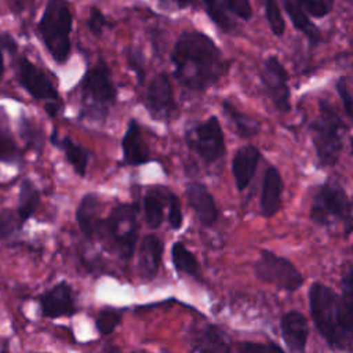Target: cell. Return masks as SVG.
Returning <instances> with one entry per match:
<instances>
[{"label":"cell","instance_id":"cell-1","mask_svg":"<svg viewBox=\"0 0 353 353\" xmlns=\"http://www.w3.org/2000/svg\"><path fill=\"white\" fill-rule=\"evenodd\" d=\"M171 62L176 81L197 92L216 84L230 66L214 40L197 30L182 32L171 51Z\"/></svg>","mask_w":353,"mask_h":353},{"label":"cell","instance_id":"cell-2","mask_svg":"<svg viewBox=\"0 0 353 353\" xmlns=\"http://www.w3.org/2000/svg\"><path fill=\"white\" fill-rule=\"evenodd\" d=\"M312 320L325 342L338 350L353 343V313L328 285L314 281L307 292Z\"/></svg>","mask_w":353,"mask_h":353},{"label":"cell","instance_id":"cell-3","mask_svg":"<svg viewBox=\"0 0 353 353\" xmlns=\"http://www.w3.org/2000/svg\"><path fill=\"white\" fill-rule=\"evenodd\" d=\"M72 25L73 17L69 1L47 0L36 29L47 52L58 65L66 63L70 55Z\"/></svg>","mask_w":353,"mask_h":353},{"label":"cell","instance_id":"cell-4","mask_svg":"<svg viewBox=\"0 0 353 353\" xmlns=\"http://www.w3.org/2000/svg\"><path fill=\"white\" fill-rule=\"evenodd\" d=\"M345 131L346 125L335 108L328 101L320 99L319 114L309 124L319 167H332L338 163L343 148Z\"/></svg>","mask_w":353,"mask_h":353},{"label":"cell","instance_id":"cell-5","mask_svg":"<svg viewBox=\"0 0 353 353\" xmlns=\"http://www.w3.org/2000/svg\"><path fill=\"white\" fill-rule=\"evenodd\" d=\"M81 110L80 119L103 121L108 116V109L117 99V88L113 84L110 69L105 59L90 68L81 81Z\"/></svg>","mask_w":353,"mask_h":353},{"label":"cell","instance_id":"cell-6","mask_svg":"<svg viewBox=\"0 0 353 353\" xmlns=\"http://www.w3.org/2000/svg\"><path fill=\"white\" fill-rule=\"evenodd\" d=\"M97 236L106 239L117 255L128 261L138 244V207L128 203L114 205L108 218L99 221Z\"/></svg>","mask_w":353,"mask_h":353},{"label":"cell","instance_id":"cell-7","mask_svg":"<svg viewBox=\"0 0 353 353\" xmlns=\"http://www.w3.org/2000/svg\"><path fill=\"white\" fill-rule=\"evenodd\" d=\"M350 200L343 186L335 179H327L313 196L309 218L317 225H330L334 219L346 222V233L350 228Z\"/></svg>","mask_w":353,"mask_h":353},{"label":"cell","instance_id":"cell-8","mask_svg":"<svg viewBox=\"0 0 353 353\" xmlns=\"http://www.w3.org/2000/svg\"><path fill=\"white\" fill-rule=\"evenodd\" d=\"M254 273L261 281L288 292L296 291L303 284V276L296 266L269 250L261 251L259 258L254 262Z\"/></svg>","mask_w":353,"mask_h":353},{"label":"cell","instance_id":"cell-9","mask_svg":"<svg viewBox=\"0 0 353 353\" xmlns=\"http://www.w3.org/2000/svg\"><path fill=\"white\" fill-rule=\"evenodd\" d=\"M185 142L205 164L221 160L226 152L223 131L216 116H210L207 120L192 125L185 132Z\"/></svg>","mask_w":353,"mask_h":353},{"label":"cell","instance_id":"cell-10","mask_svg":"<svg viewBox=\"0 0 353 353\" xmlns=\"http://www.w3.org/2000/svg\"><path fill=\"white\" fill-rule=\"evenodd\" d=\"M261 80L274 108L281 113L290 112L291 91L288 85V73L276 55H270L263 61Z\"/></svg>","mask_w":353,"mask_h":353},{"label":"cell","instance_id":"cell-11","mask_svg":"<svg viewBox=\"0 0 353 353\" xmlns=\"http://www.w3.org/2000/svg\"><path fill=\"white\" fill-rule=\"evenodd\" d=\"M15 76L23 90H26L34 99L59 101V94L50 77L28 58L21 57L18 59Z\"/></svg>","mask_w":353,"mask_h":353},{"label":"cell","instance_id":"cell-12","mask_svg":"<svg viewBox=\"0 0 353 353\" xmlns=\"http://www.w3.org/2000/svg\"><path fill=\"white\" fill-rule=\"evenodd\" d=\"M40 312L43 317L59 319L70 317L77 313V303L73 288L66 281H58L39 296Z\"/></svg>","mask_w":353,"mask_h":353},{"label":"cell","instance_id":"cell-13","mask_svg":"<svg viewBox=\"0 0 353 353\" xmlns=\"http://www.w3.org/2000/svg\"><path fill=\"white\" fill-rule=\"evenodd\" d=\"M146 109L154 120H168L176 112L171 81L167 73L156 74L146 91Z\"/></svg>","mask_w":353,"mask_h":353},{"label":"cell","instance_id":"cell-14","mask_svg":"<svg viewBox=\"0 0 353 353\" xmlns=\"http://www.w3.org/2000/svg\"><path fill=\"white\" fill-rule=\"evenodd\" d=\"M189 345L192 353H233L228 335L219 327L210 323L192 328Z\"/></svg>","mask_w":353,"mask_h":353},{"label":"cell","instance_id":"cell-15","mask_svg":"<svg viewBox=\"0 0 353 353\" xmlns=\"http://www.w3.org/2000/svg\"><path fill=\"white\" fill-rule=\"evenodd\" d=\"M121 153L123 163L130 167L142 165L150 161L149 148L135 119H130L127 123V130L121 138Z\"/></svg>","mask_w":353,"mask_h":353},{"label":"cell","instance_id":"cell-16","mask_svg":"<svg viewBox=\"0 0 353 353\" xmlns=\"http://www.w3.org/2000/svg\"><path fill=\"white\" fill-rule=\"evenodd\" d=\"M186 199L204 228H211L218 221V208L210 190L200 182H190L186 186Z\"/></svg>","mask_w":353,"mask_h":353},{"label":"cell","instance_id":"cell-17","mask_svg":"<svg viewBox=\"0 0 353 353\" xmlns=\"http://www.w3.org/2000/svg\"><path fill=\"white\" fill-rule=\"evenodd\" d=\"M281 336L291 353H305L309 336L306 317L298 310H290L283 314L280 321Z\"/></svg>","mask_w":353,"mask_h":353},{"label":"cell","instance_id":"cell-18","mask_svg":"<svg viewBox=\"0 0 353 353\" xmlns=\"http://www.w3.org/2000/svg\"><path fill=\"white\" fill-rule=\"evenodd\" d=\"M262 154L255 145H244L237 149L232 160V174L237 190L243 192L251 182Z\"/></svg>","mask_w":353,"mask_h":353},{"label":"cell","instance_id":"cell-19","mask_svg":"<svg viewBox=\"0 0 353 353\" xmlns=\"http://www.w3.org/2000/svg\"><path fill=\"white\" fill-rule=\"evenodd\" d=\"M163 241L156 234H146L138 247V274L149 281L160 269L163 259Z\"/></svg>","mask_w":353,"mask_h":353},{"label":"cell","instance_id":"cell-20","mask_svg":"<svg viewBox=\"0 0 353 353\" xmlns=\"http://www.w3.org/2000/svg\"><path fill=\"white\" fill-rule=\"evenodd\" d=\"M283 178L274 165H269L263 174L261 189V214L265 218L274 216L281 207Z\"/></svg>","mask_w":353,"mask_h":353},{"label":"cell","instance_id":"cell-21","mask_svg":"<svg viewBox=\"0 0 353 353\" xmlns=\"http://www.w3.org/2000/svg\"><path fill=\"white\" fill-rule=\"evenodd\" d=\"M99 197L97 193H87L81 197L77 210H76V222L79 225L80 232L87 237L88 240L94 239L98 232V225H99Z\"/></svg>","mask_w":353,"mask_h":353},{"label":"cell","instance_id":"cell-22","mask_svg":"<svg viewBox=\"0 0 353 353\" xmlns=\"http://www.w3.org/2000/svg\"><path fill=\"white\" fill-rule=\"evenodd\" d=\"M50 142H51V145L59 148L63 152L68 163L73 167L74 172L79 176L84 178L87 167H88V161L91 157L90 152L85 148H83L81 145L76 143L70 137L61 138L57 131L51 132Z\"/></svg>","mask_w":353,"mask_h":353},{"label":"cell","instance_id":"cell-23","mask_svg":"<svg viewBox=\"0 0 353 353\" xmlns=\"http://www.w3.org/2000/svg\"><path fill=\"white\" fill-rule=\"evenodd\" d=\"M283 7L296 30H299L307 39L312 47H316L321 41V32L312 22L309 14L302 8L298 0H281Z\"/></svg>","mask_w":353,"mask_h":353},{"label":"cell","instance_id":"cell-24","mask_svg":"<svg viewBox=\"0 0 353 353\" xmlns=\"http://www.w3.org/2000/svg\"><path fill=\"white\" fill-rule=\"evenodd\" d=\"M222 112L229 120V123L233 125L234 132L243 138V139H250L254 138L259 134L261 131V124L256 119L252 116H248L239 110L230 101L225 99L222 102Z\"/></svg>","mask_w":353,"mask_h":353},{"label":"cell","instance_id":"cell-25","mask_svg":"<svg viewBox=\"0 0 353 353\" xmlns=\"http://www.w3.org/2000/svg\"><path fill=\"white\" fill-rule=\"evenodd\" d=\"M171 262L179 274H186L193 279H200V263L194 254L186 248L182 241H175L171 247Z\"/></svg>","mask_w":353,"mask_h":353},{"label":"cell","instance_id":"cell-26","mask_svg":"<svg viewBox=\"0 0 353 353\" xmlns=\"http://www.w3.org/2000/svg\"><path fill=\"white\" fill-rule=\"evenodd\" d=\"M39 204H40V192H39V189L32 182V179H29V178L22 179V182L19 185V190H18L17 212H18L23 225H25L26 221H29L33 216Z\"/></svg>","mask_w":353,"mask_h":353},{"label":"cell","instance_id":"cell-27","mask_svg":"<svg viewBox=\"0 0 353 353\" xmlns=\"http://www.w3.org/2000/svg\"><path fill=\"white\" fill-rule=\"evenodd\" d=\"M161 189L149 190L143 197V215L150 229H157L164 219V200L160 194Z\"/></svg>","mask_w":353,"mask_h":353},{"label":"cell","instance_id":"cell-28","mask_svg":"<svg viewBox=\"0 0 353 353\" xmlns=\"http://www.w3.org/2000/svg\"><path fill=\"white\" fill-rule=\"evenodd\" d=\"M18 131L21 139L25 143V149L34 150L36 153L41 152L44 145V135L43 130L34 121L22 114L18 121Z\"/></svg>","mask_w":353,"mask_h":353},{"label":"cell","instance_id":"cell-29","mask_svg":"<svg viewBox=\"0 0 353 353\" xmlns=\"http://www.w3.org/2000/svg\"><path fill=\"white\" fill-rule=\"evenodd\" d=\"M23 160V153L17 145L8 127L0 125V161L8 164H19Z\"/></svg>","mask_w":353,"mask_h":353},{"label":"cell","instance_id":"cell-30","mask_svg":"<svg viewBox=\"0 0 353 353\" xmlns=\"http://www.w3.org/2000/svg\"><path fill=\"white\" fill-rule=\"evenodd\" d=\"M22 221L17 210L0 208V241L14 239L22 230Z\"/></svg>","mask_w":353,"mask_h":353},{"label":"cell","instance_id":"cell-31","mask_svg":"<svg viewBox=\"0 0 353 353\" xmlns=\"http://www.w3.org/2000/svg\"><path fill=\"white\" fill-rule=\"evenodd\" d=\"M204 10L210 19L223 32H230L234 26V22L229 17V12L222 6L219 0H203Z\"/></svg>","mask_w":353,"mask_h":353},{"label":"cell","instance_id":"cell-32","mask_svg":"<svg viewBox=\"0 0 353 353\" xmlns=\"http://www.w3.org/2000/svg\"><path fill=\"white\" fill-rule=\"evenodd\" d=\"M265 18L269 23L272 33L277 37H281L285 32V21L283 18L279 0H263Z\"/></svg>","mask_w":353,"mask_h":353},{"label":"cell","instance_id":"cell-33","mask_svg":"<svg viewBox=\"0 0 353 353\" xmlns=\"http://www.w3.org/2000/svg\"><path fill=\"white\" fill-rule=\"evenodd\" d=\"M121 323V312L114 307H103L95 317V328L99 335L112 334Z\"/></svg>","mask_w":353,"mask_h":353},{"label":"cell","instance_id":"cell-34","mask_svg":"<svg viewBox=\"0 0 353 353\" xmlns=\"http://www.w3.org/2000/svg\"><path fill=\"white\" fill-rule=\"evenodd\" d=\"M125 61H127L128 69L131 72H134L137 81L139 84H143L146 72H145V58H143L142 51L135 47H127L125 48Z\"/></svg>","mask_w":353,"mask_h":353},{"label":"cell","instance_id":"cell-35","mask_svg":"<svg viewBox=\"0 0 353 353\" xmlns=\"http://www.w3.org/2000/svg\"><path fill=\"white\" fill-rule=\"evenodd\" d=\"M298 3L313 18H324L334 6V0H298Z\"/></svg>","mask_w":353,"mask_h":353},{"label":"cell","instance_id":"cell-36","mask_svg":"<svg viewBox=\"0 0 353 353\" xmlns=\"http://www.w3.org/2000/svg\"><path fill=\"white\" fill-rule=\"evenodd\" d=\"M222 6L226 8L228 12L233 14L234 17L250 21L252 17V7L250 0H219Z\"/></svg>","mask_w":353,"mask_h":353},{"label":"cell","instance_id":"cell-37","mask_svg":"<svg viewBox=\"0 0 353 353\" xmlns=\"http://www.w3.org/2000/svg\"><path fill=\"white\" fill-rule=\"evenodd\" d=\"M239 353H284L283 349L273 342H239L237 343Z\"/></svg>","mask_w":353,"mask_h":353},{"label":"cell","instance_id":"cell-38","mask_svg":"<svg viewBox=\"0 0 353 353\" xmlns=\"http://www.w3.org/2000/svg\"><path fill=\"white\" fill-rule=\"evenodd\" d=\"M168 225L172 230H179L183 223V214L179 199L174 193H168V215H167Z\"/></svg>","mask_w":353,"mask_h":353},{"label":"cell","instance_id":"cell-39","mask_svg":"<svg viewBox=\"0 0 353 353\" xmlns=\"http://www.w3.org/2000/svg\"><path fill=\"white\" fill-rule=\"evenodd\" d=\"M108 19L106 17L102 14V11L99 8H97L95 6L90 7V15L87 19V26L90 29V32L94 36H101L105 29L108 28Z\"/></svg>","mask_w":353,"mask_h":353},{"label":"cell","instance_id":"cell-40","mask_svg":"<svg viewBox=\"0 0 353 353\" xmlns=\"http://www.w3.org/2000/svg\"><path fill=\"white\" fill-rule=\"evenodd\" d=\"M335 88H336V92H338L339 99L342 102L345 113L353 121V95L350 94V91H349V88L346 85L345 77H339L338 79V81L335 84Z\"/></svg>","mask_w":353,"mask_h":353},{"label":"cell","instance_id":"cell-41","mask_svg":"<svg viewBox=\"0 0 353 353\" xmlns=\"http://www.w3.org/2000/svg\"><path fill=\"white\" fill-rule=\"evenodd\" d=\"M342 299L353 313V265L343 273L342 280Z\"/></svg>","mask_w":353,"mask_h":353},{"label":"cell","instance_id":"cell-42","mask_svg":"<svg viewBox=\"0 0 353 353\" xmlns=\"http://www.w3.org/2000/svg\"><path fill=\"white\" fill-rule=\"evenodd\" d=\"M6 48L10 52H15L18 48V44L15 43V40L12 39V36H10L8 33H1L0 34V50Z\"/></svg>","mask_w":353,"mask_h":353},{"label":"cell","instance_id":"cell-43","mask_svg":"<svg viewBox=\"0 0 353 353\" xmlns=\"http://www.w3.org/2000/svg\"><path fill=\"white\" fill-rule=\"evenodd\" d=\"M44 109L47 112V114L50 117H55L57 113L59 112L61 109V105H59V101H48L46 105H44Z\"/></svg>","mask_w":353,"mask_h":353},{"label":"cell","instance_id":"cell-44","mask_svg":"<svg viewBox=\"0 0 353 353\" xmlns=\"http://www.w3.org/2000/svg\"><path fill=\"white\" fill-rule=\"evenodd\" d=\"M174 1L179 8H188V7H192L197 3V0H174Z\"/></svg>","mask_w":353,"mask_h":353},{"label":"cell","instance_id":"cell-45","mask_svg":"<svg viewBox=\"0 0 353 353\" xmlns=\"http://www.w3.org/2000/svg\"><path fill=\"white\" fill-rule=\"evenodd\" d=\"M103 353H123L119 347L116 346H112V345H108L103 347Z\"/></svg>","mask_w":353,"mask_h":353},{"label":"cell","instance_id":"cell-46","mask_svg":"<svg viewBox=\"0 0 353 353\" xmlns=\"http://www.w3.org/2000/svg\"><path fill=\"white\" fill-rule=\"evenodd\" d=\"M4 74V58H3V52L0 50V79L3 77Z\"/></svg>","mask_w":353,"mask_h":353},{"label":"cell","instance_id":"cell-47","mask_svg":"<svg viewBox=\"0 0 353 353\" xmlns=\"http://www.w3.org/2000/svg\"><path fill=\"white\" fill-rule=\"evenodd\" d=\"M350 149H352V154H353V135L350 137Z\"/></svg>","mask_w":353,"mask_h":353},{"label":"cell","instance_id":"cell-48","mask_svg":"<svg viewBox=\"0 0 353 353\" xmlns=\"http://www.w3.org/2000/svg\"><path fill=\"white\" fill-rule=\"evenodd\" d=\"M0 353H10V352H8V349H7V347H3V349L0 350Z\"/></svg>","mask_w":353,"mask_h":353},{"label":"cell","instance_id":"cell-49","mask_svg":"<svg viewBox=\"0 0 353 353\" xmlns=\"http://www.w3.org/2000/svg\"><path fill=\"white\" fill-rule=\"evenodd\" d=\"M353 230V218H352V221H350V228H349V233Z\"/></svg>","mask_w":353,"mask_h":353},{"label":"cell","instance_id":"cell-50","mask_svg":"<svg viewBox=\"0 0 353 353\" xmlns=\"http://www.w3.org/2000/svg\"><path fill=\"white\" fill-rule=\"evenodd\" d=\"M159 1H161V3H164V1H165V0H159Z\"/></svg>","mask_w":353,"mask_h":353},{"label":"cell","instance_id":"cell-51","mask_svg":"<svg viewBox=\"0 0 353 353\" xmlns=\"http://www.w3.org/2000/svg\"><path fill=\"white\" fill-rule=\"evenodd\" d=\"M352 1H353V0H352Z\"/></svg>","mask_w":353,"mask_h":353}]
</instances>
